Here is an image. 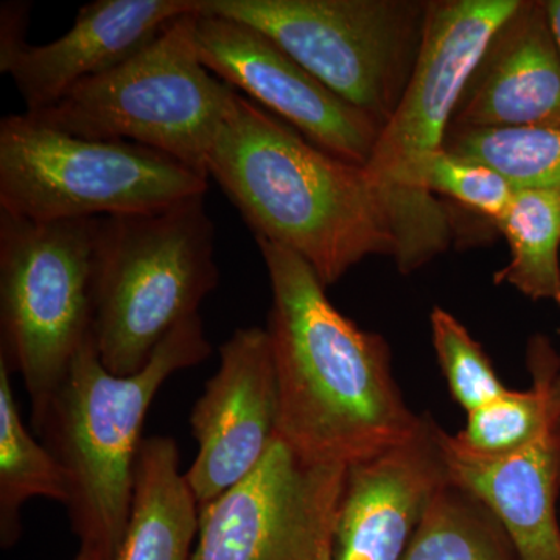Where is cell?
<instances>
[{"instance_id":"obj_24","label":"cell","mask_w":560,"mask_h":560,"mask_svg":"<svg viewBox=\"0 0 560 560\" xmlns=\"http://www.w3.org/2000/svg\"><path fill=\"white\" fill-rule=\"evenodd\" d=\"M420 194L442 195L497 223L510 208L515 189L488 165L442 149L423 162L416 176Z\"/></svg>"},{"instance_id":"obj_3","label":"cell","mask_w":560,"mask_h":560,"mask_svg":"<svg viewBox=\"0 0 560 560\" xmlns=\"http://www.w3.org/2000/svg\"><path fill=\"white\" fill-rule=\"evenodd\" d=\"M200 315L158 346L145 368L120 377L103 366L94 337L70 364L38 430L68 478L66 503L80 551L114 560L130 518L136 460L151 401L175 372L208 360Z\"/></svg>"},{"instance_id":"obj_6","label":"cell","mask_w":560,"mask_h":560,"mask_svg":"<svg viewBox=\"0 0 560 560\" xmlns=\"http://www.w3.org/2000/svg\"><path fill=\"white\" fill-rule=\"evenodd\" d=\"M200 9L176 18L143 49L77 84L49 108L25 113L77 138L149 147L206 175L235 90L202 65Z\"/></svg>"},{"instance_id":"obj_22","label":"cell","mask_w":560,"mask_h":560,"mask_svg":"<svg viewBox=\"0 0 560 560\" xmlns=\"http://www.w3.org/2000/svg\"><path fill=\"white\" fill-rule=\"evenodd\" d=\"M444 150L488 165L515 190L560 189V128H448Z\"/></svg>"},{"instance_id":"obj_25","label":"cell","mask_w":560,"mask_h":560,"mask_svg":"<svg viewBox=\"0 0 560 560\" xmlns=\"http://www.w3.org/2000/svg\"><path fill=\"white\" fill-rule=\"evenodd\" d=\"M541 5H544L552 38H555L560 54V0H545V2H541Z\"/></svg>"},{"instance_id":"obj_7","label":"cell","mask_w":560,"mask_h":560,"mask_svg":"<svg viewBox=\"0 0 560 560\" xmlns=\"http://www.w3.org/2000/svg\"><path fill=\"white\" fill-rule=\"evenodd\" d=\"M208 189V176L149 147L77 138L27 113L0 121V212L10 215H131L205 197Z\"/></svg>"},{"instance_id":"obj_5","label":"cell","mask_w":560,"mask_h":560,"mask_svg":"<svg viewBox=\"0 0 560 560\" xmlns=\"http://www.w3.org/2000/svg\"><path fill=\"white\" fill-rule=\"evenodd\" d=\"M215 230L205 197L172 208L102 217L92 337L103 366L127 377L219 285Z\"/></svg>"},{"instance_id":"obj_2","label":"cell","mask_w":560,"mask_h":560,"mask_svg":"<svg viewBox=\"0 0 560 560\" xmlns=\"http://www.w3.org/2000/svg\"><path fill=\"white\" fill-rule=\"evenodd\" d=\"M205 171L256 241L293 250L326 289L366 257L396 259L389 200L366 168L313 145L241 92Z\"/></svg>"},{"instance_id":"obj_12","label":"cell","mask_w":560,"mask_h":560,"mask_svg":"<svg viewBox=\"0 0 560 560\" xmlns=\"http://www.w3.org/2000/svg\"><path fill=\"white\" fill-rule=\"evenodd\" d=\"M200 9V0H95L72 28L43 46L25 40L28 3L0 9V72L13 80L27 113L49 108L83 81L143 49L171 22Z\"/></svg>"},{"instance_id":"obj_17","label":"cell","mask_w":560,"mask_h":560,"mask_svg":"<svg viewBox=\"0 0 560 560\" xmlns=\"http://www.w3.org/2000/svg\"><path fill=\"white\" fill-rule=\"evenodd\" d=\"M200 512L180 474L175 440L147 438L136 460L130 518L114 560H191Z\"/></svg>"},{"instance_id":"obj_18","label":"cell","mask_w":560,"mask_h":560,"mask_svg":"<svg viewBox=\"0 0 560 560\" xmlns=\"http://www.w3.org/2000/svg\"><path fill=\"white\" fill-rule=\"evenodd\" d=\"M533 386L508 389L467 412L466 427L453 434L460 447L481 456L511 455L539 438L552 416L551 393L560 374V359L550 340L536 335L528 346Z\"/></svg>"},{"instance_id":"obj_26","label":"cell","mask_w":560,"mask_h":560,"mask_svg":"<svg viewBox=\"0 0 560 560\" xmlns=\"http://www.w3.org/2000/svg\"><path fill=\"white\" fill-rule=\"evenodd\" d=\"M551 408L552 412L560 418V374L556 378L555 386H552Z\"/></svg>"},{"instance_id":"obj_4","label":"cell","mask_w":560,"mask_h":560,"mask_svg":"<svg viewBox=\"0 0 560 560\" xmlns=\"http://www.w3.org/2000/svg\"><path fill=\"white\" fill-rule=\"evenodd\" d=\"M522 0H436L410 83L382 128L366 172L390 206L397 268L419 270L448 248L452 224L441 202L416 189L423 162L444 149L445 136L467 81L490 40Z\"/></svg>"},{"instance_id":"obj_8","label":"cell","mask_w":560,"mask_h":560,"mask_svg":"<svg viewBox=\"0 0 560 560\" xmlns=\"http://www.w3.org/2000/svg\"><path fill=\"white\" fill-rule=\"evenodd\" d=\"M98 234L101 219L0 212V361L20 372L35 431L92 337Z\"/></svg>"},{"instance_id":"obj_9","label":"cell","mask_w":560,"mask_h":560,"mask_svg":"<svg viewBox=\"0 0 560 560\" xmlns=\"http://www.w3.org/2000/svg\"><path fill=\"white\" fill-rule=\"evenodd\" d=\"M429 5L422 0H201L202 10L267 35L381 128L410 83Z\"/></svg>"},{"instance_id":"obj_16","label":"cell","mask_w":560,"mask_h":560,"mask_svg":"<svg viewBox=\"0 0 560 560\" xmlns=\"http://www.w3.org/2000/svg\"><path fill=\"white\" fill-rule=\"evenodd\" d=\"M448 477L481 501L522 560H560V418L552 416L536 441L504 456L466 451L440 430Z\"/></svg>"},{"instance_id":"obj_20","label":"cell","mask_w":560,"mask_h":560,"mask_svg":"<svg viewBox=\"0 0 560 560\" xmlns=\"http://www.w3.org/2000/svg\"><path fill=\"white\" fill-rule=\"evenodd\" d=\"M495 226L511 253L510 264L493 278L497 285L560 307V189L515 190Z\"/></svg>"},{"instance_id":"obj_13","label":"cell","mask_w":560,"mask_h":560,"mask_svg":"<svg viewBox=\"0 0 560 560\" xmlns=\"http://www.w3.org/2000/svg\"><path fill=\"white\" fill-rule=\"evenodd\" d=\"M190 427L198 455L186 478L205 508L246 480L278 440V377L267 329H237L221 345L219 370L195 401Z\"/></svg>"},{"instance_id":"obj_10","label":"cell","mask_w":560,"mask_h":560,"mask_svg":"<svg viewBox=\"0 0 560 560\" xmlns=\"http://www.w3.org/2000/svg\"><path fill=\"white\" fill-rule=\"evenodd\" d=\"M346 470L278 438L246 480L201 508L191 560H335Z\"/></svg>"},{"instance_id":"obj_21","label":"cell","mask_w":560,"mask_h":560,"mask_svg":"<svg viewBox=\"0 0 560 560\" xmlns=\"http://www.w3.org/2000/svg\"><path fill=\"white\" fill-rule=\"evenodd\" d=\"M400 560H522L499 518L459 486L440 490Z\"/></svg>"},{"instance_id":"obj_14","label":"cell","mask_w":560,"mask_h":560,"mask_svg":"<svg viewBox=\"0 0 560 560\" xmlns=\"http://www.w3.org/2000/svg\"><path fill=\"white\" fill-rule=\"evenodd\" d=\"M430 416L410 440L346 470L335 526V560H400L430 510L451 482Z\"/></svg>"},{"instance_id":"obj_1","label":"cell","mask_w":560,"mask_h":560,"mask_svg":"<svg viewBox=\"0 0 560 560\" xmlns=\"http://www.w3.org/2000/svg\"><path fill=\"white\" fill-rule=\"evenodd\" d=\"M256 242L272 293L279 440L311 463L345 467L410 440L423 416L404 399L385 338L338 312L293 250Z\"/></svg>"},{"instance_id":"obj_15","label":"cell","mask_w":560,"mask_h":560,"mask_svg":"<svg viewBox=\"0 0 560 560\" xmlns=\"http://www.w3.org/2000/svg\"><path fill=\"white\" fill-rule=\"evenodd\" d=\"M560 128V54L541 2L522 0L460 95L451 128Z\"/></svg>"},{"instance_id":"obj_11","label":"cell","mask_w":560,"mask_h":560,"mask_svg":"<svg viewBox=\"0 0 560 560\" xmlns=\"http://www.w3.org/2000/svg\"><path fill=\"white\" fill-rule=\"evenodd\" d=\"M197 46L202 65L213 75L270 110L313 145L366 167L382 128L320 83L275 40L248 24L200 9Z\"/></svg>"},{"instance_id":"obj_27","label":"cell","mask_w":560,"mask_h":560,"mask_svg":"<svg viewBox=\"0 0 560 560\" xmlns=\"http://www.w3.org/2000/svg\"><path fill=\"white\" fill-rule=\"evenodd\" d=\"M73 560H98L97 558H94V556L88 555V552L80 551L79 556H77Z\"/></svg>"},{"instance_id":"obj_19","label":"cell","mask_w":560,"mask_h":560,"mask_svg":"<svg viewBox=\"0 0 560 560\" xmlns=\"http://www.w3.org/2000/svg\"><path fill=\"white\" fill-rule=\"evenodd\" d=\"M0 361V541L11 547L21 536V510L28 500L68 503V478L46 445L33 440Z\"/></svg>"},{"instance_id":"obj_23","label":"cell","mask_w":560,"mask_h":560,"mask_svg":"<svg viewBox=\"0 0 560 560\" xmlns=\"http://www.w3.org/2000/svg\"><path fill=\"white\" fill-rule=\"evenodd\" d=\"M431 340L452 397L466 412L506 393L480 342L456 316L441 307L430 315Z\"/></svg>"}]
</instances>
